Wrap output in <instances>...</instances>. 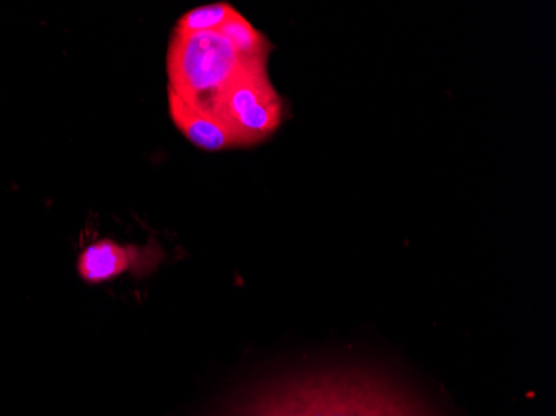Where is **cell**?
Returning a JSON list of instances; mask_svg holds the SVG:
<instances>
[{
    "label": "cell",
    "instance_id": "cell-4",
    "mask_svg": "<svg viewBox=\"0 0 556 416\" xmlns=\"http://www.w3.org/2000/svg\"><path fill=\"white\" fill-rule=\"evenodd\" d=\"M164 260V249L155 240H150L146 245H134L100 239L79 253L77 274L80 280L89 285L109 283L127 274L142 280L154 274Z\"/></svg>",
    "mask_w": 556,
    "mask_h": 416
},
{
    "label": "cell",
    "instance_id": "cell-7",
    "mask_svg": "<svg viewBox=\"0 0 556 416\" xmlns=\"http://www.w3.org/2000/svg\"><path fill=\"white\" fill-rule=\"evenodd\" d=\"M237 9L229 2H214L186 12L175 24V33H220Z\"/></svg>",
    "mask_w": 556,
    "mask_h": 416
},
{
    "label": "cell",
    "instance_id": "cell-5",
    "mask_svg": "<svg viewBox=\"0 0 556 416\" xmlns=\"http://www.w3.org/2000/svg\"><path fill=\"white\" fill-rule=\"evenodd\" d=\"M168 114L175 127L197 149L205 152H222V150L239 149L236 136L222 118L208 112L190 108L179 97L168 92Z\"/></svg>",
    "mask_w": 556,
    "mask_h": 416
},
{
    "label": "cell",
    "instance_id": "cell-2",
    "mask_svg": "<svg viewBox=\"0 0 556 416\" xmlns=\"http://www.w3.org/2000/svg\"><path fill=\"white\" fill-rule=\"evenodd\" d=\"M250 62L255 61L243 59L220 33L174 30L167 50L168 92L190 108L214 114L222 92Z\"/></svg>",
    "mask_w": 556,
    "mask_h": 416
},
{
    "label": "cell",
    "instance_id": "cell-6",
    "mask_svg": "<svg viewBox=\"0 0 556 416\" xmlns=\"http://www.w3.org/2000/svg\"><path fill=\"white\" fill-rule=\"evenodd\" d=\"M220 34L247 61H261L270 55V40L255 29L239 11L233 12L232 17L222 27Z\"/></svg>",
    "mask_w": 556,
    "mask_h": 416
},
{
    "label": "cell",
    "instance_id": "cell-3",
    "mask_svg": "<svg viewBox=\"0 0 556 416\" xmlns=\"http://www.w3.org/2000/svg\"><path fill=\"white\" fill-rule=\"evenodd\" d=\"M268 61L250 62L222 92L214 114L232 130L240 147L264 142L282 124L283 100L271 86Z\"/></svg>",
    "mask_w": 556,
    "mask_h": 416
},
{
    "label": "cell",
    "instance_id": "cell-1",
    "mask_svg": "<svg viewBox=\"0 0 556 416\" xmlns=\"http://www.w3.org/2000/svg\"><path fill=\"white\" fill-rule=\"evenodd\" d=\"M222 416L433 415L390 378L357 368H330L264 385Z\"/></svg>",
    "mask_w": 556,
    "mask_h": 416
}]
</instances>
